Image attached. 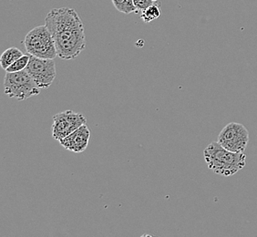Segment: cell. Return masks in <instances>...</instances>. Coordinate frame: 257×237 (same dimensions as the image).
Instances as JSON below:
<instances>
[{"mask_svg":"<svg viewBox=\"0 0 257 237\" xmlns=\"http://www.w3.org/2000/svg\"><path fill=\"white\" fill-rule=\"evenodd\" d=\"M45 25L54 39L60 59H76L85 50L84 27L76 10L69 8L53 9L46 17Z\"/></svg>","mask_w":257,"mask_h":237,"instance_id":"6da1fadb","label":"cell"},{"mask_svg":"<svg viewBox=\"0 0 257 237\" xmlns=\"http://www.w3.org/2000/svg\"><path fill=\"white\" fill-rule=\"evenodd\" d=\"M204 160L213 173L232 176L245 166L246 155L243 153H234L223 148L218 142L209 144L203 151Z\"/></svg>","mask_w":257,"mask_h":237,"instance_id":"7a4b0ae2","label":"cell"},{"mask_svg":"<svg viewBox=\"0 0 257 237\" xmlns=\"http://www.w3.org/2000/svg\"><path fill=\"white\" fill-rule=\"evenodd\" d=\"M27 53L40 59H54L58 56L54 39L47 26H39L26 36Z\"/></svg>","mask_w":257,"mask_h":237,"instance_id":"3957f363","label":"cell"},{"mask_svg":"<svg viewBox=\"0 0 257 237\" xmlns=\"http://www.w3.org/2000/svg\"><path fill=\"white\" fill-rule=\"evenodd\" d=\"M5 93L12 99L25 100L40 93L39 86L26 69L7 72L4 79Z\"/></svg>","mask_w":257,"mask_h":237,"instance_id":"277c9868","label":"cell"},{"mask_svg":"<svg viewBox=\"0 0 257 237\" xmlns=\"http://www.w3.org/2000/svg\"><path fill=\"white\" fill-rule=\"evenodd\" d=\"M249 142V133L242 124L231 123L221 131L218 143L234 153H243Z\"/></svg>","mask_w":257,"mask_h":237,"instance_id":"5b68a950","label":"cell"},{"mask_svg":"<svg viewBox=\"0 0 257 237\" xmlns=\"http://www.w3.org/2000/svg\"><path fill=\"white\" fill-rule=\"evenodd\" d=\"M26 70L40 89H48L57 75L54 59H40L31 55Z\"/></svg>","mask_w":257,"mask_h":237,"instance_id":"8992f818","label":"cell"},{"mask_svg":"<svg viewBox=\"0 0 257 237\" xmlns=\"http://www.w3.org/2000/svg\"><path fill=\"white\" fill-rule=\"evenodd\" d=\"M86 123L87 120L82 114L77 113L72 110H66L56 114L53 117L52 136L56 141L60 142Z\"/></svg>","mask_w":257,"mask_h":237,"instance_id":"52a82bcc","label":"cell"},{"mask_svg":"<svg viewBox=\"0 0 257 237\" xmlns=\"http://www.w3.org/2000/svg\"><path fill=\"white\" fill-rule=\"evenodd\" d=\"M90 132L84 124L59 142L66 150L73 153H82L89 145Z\"/></svg>","mask_w":257,"mask_h":237,"instance_id":"ba28073f","label":"cell"},{"mask_svg":"<svg viewBox=\"0 0 257 237\" xmlns=\"http://www.w3.org/2000/svg\"><path fill=\"white\" fill-rule=\"evenodd\" d=\"M23 55L24 54L22 53V51L15 47L8 49L3 52V54L1 55V58H0L1 67L6 70L10 66L13 64L16 60L21 58Z\"/></svg>","mask_w":257,"mask_h":237,"instance_id":"9c48e42d","label":"cell"},{"mask_svg":"<svg viewBox=\"0 0 257 237\" xmlns=\"http://www.w3.org/2000/svg\"><path fill=\"white\" fill-rule=\"evenodd\" d=\"M115 9L124 13L126 15H128L131 13H136V8L134 6V0H111Z\"/></svg>","mask_w":257,"mask_h":237,"instance_id":"30bf717a","label":"cell"},{"mask_svg":"<svg viewBox=\"0 0 257 237\" xmlns=\"http://www.w3.org/2000/svg\"><path fill=\"white\" fill-rule=\"evenodd\" d=\"M162 16V10L160 9V5H153L149 7L148 9L142 11L141 18L145 23H150L153 20H157Z\"/></svg>","mask_w":257,"mask_h":237,"instance_id":"8fae6325","label":"cell"},{"mask_svg":"<svg viewBox=\"0 0 257 237\" xmlns=\"http://www.w3.org/2000/svg\"><path fill=\"white\" fill-rule=\"evenodd\" d=\"M30 55L29 53L24 54L21 58L16 60L13 64L10 66L8 69H6L7 72H18L21 71L23 69H26L27 66L30 62Z\"/></svg>","mask_w":257,"mask_h":237,"instance_id":"7c38bea8","label":"cell"},{"mask_svg":"<svg viewBox=\"0 0 257 237\" xmlns=\"http://www.w3.org/2000/svg\"><path fill=\"white\" fill-rule=\"evenodd\" d=\"M134 6L136 8V13L139 11H144L153 5H160V0H134Z\"/></svg>","mask_w":257,"mask_h":237,"instance_id":"4fadbf2b","label":"cell"}]
</instances>
